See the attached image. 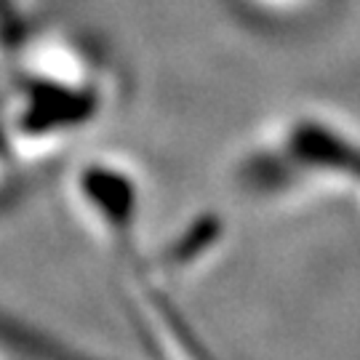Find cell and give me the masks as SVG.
Instances as JSON below:
<instances>
[{"label":"cell","mask_w":360,"mask_h":360,"mask_svg":"<svg viewBox=\"0 0 360 360\" xmlns=\"http://www.w3.org/2000/svg\"><path fill=\"white\" fill-rule=\"evenodd\" d=\"M283 158L294 174H331L360 181V144L321 120L294 123L283 142Z\"/></svg>","instance_id":"7a4b0ae2"},{"label":"cell","mask_w":360,"mask_h":360,"mask_svg":"<svg viewBox=\"0 0 360 360\" xmlns=\"http://www.w3.org/2000/svg\"><path fill=\"white\" fill-rule=\"evenodd\" d=\"M77 211L94 221L110 243L131 248L139 219V184L134 174L110 160H89L72 176Z\"/></svg>","instance_id":"6da1fadb"},{"label":"cell","mask_w":360,"mask_h":360,"mask_svg":"<svg viewBox=\"0 0 360 360\" xmlns=\"http://www.w3.org/2000/svg\"><path fill=\"white\" fill-rule=\"evenodd\" d=\"M217 235H219V224L214 219H206L200 227H195V230L190 232V238H184V240L176 245V254H174V257L179 259V262L193 259L195 251H198V245H211Z\"/></svg>","instance_id":"3957f363"}]
</instances>
